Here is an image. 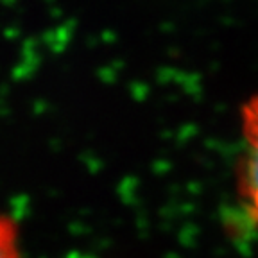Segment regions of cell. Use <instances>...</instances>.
Masks as SVG:
<instances>
[{
	"instance_id": "6da1fadb",
	"label": "cell",
	"mask_w": 258,
	"mask_h": 258,
	"mask_svg": "<svg viewBox=\"0 0 258 258\" xmlns=\"http://www.w3.org/2000/svg\"><path fill=\"white\" fill-rule=\"evenodd\" d=\"M238 151L235 160V198L246 221L258 231V93L238 108Z\"/></svg>"
},
{
	"instance_id": "7a4b0ae2",
	"label": "cell",
	"mask_w": 258,
	"mask_h": 258,
	"mask_svg": "<svg viewBox=\"0 0 258 258\" xmlns=\"http://www.w3.org/2000/svg\"><path fill=\"white\" fill-rule=\"evenodd\" d=\"M0 258H24L20 228L8 214H0Z\"/></svg>"
}]
</instances>
